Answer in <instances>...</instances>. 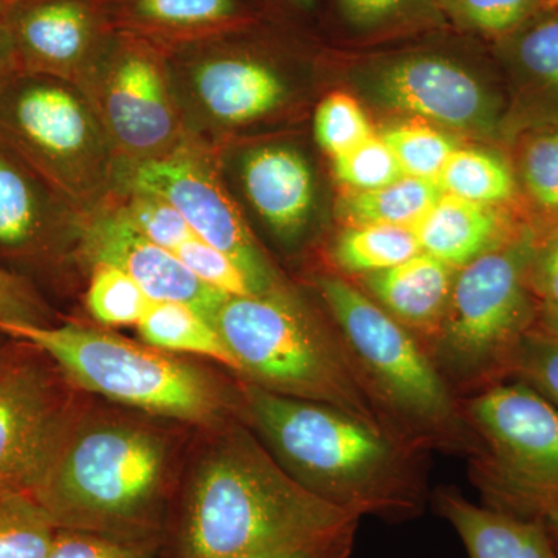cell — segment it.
Here are the masks:
<instances>
[{
	"instance_id": "1",
	"label": "cell",
	"mask_w": 558,
	"mask_h": 558,
	"mask_svg": "<svg viewBox=\"0 0 558 558\" xmlns=\"http://www.w3.org/2000/svg\"><path fill=\"white\" fill-rule=\"evenodd\" d=\"M183 470L168 558H349L360 517L296 483L241 418L207 429Z\"/></svg>"
},
{
	"instance_id": "2",
	"label": "cell",
	"mask_w": 558,
	"mask_h": 558,
	"mask_svg": "<svg viewBox=\"0 0 558 558\" xmlns=\"http://www.w3.org/2000/svg\"><path fill=\"white\" fill-rule=\"evenodd\" d=\"M185 425L78 405L32 497L60 529L167 537Z\"/></svg>"
},
{
	"instance_id": "3",
	"label": "cell",
	"mask_w": 558,
	"mask_h": 558,
	"mask_svg": "<svg viewBox=\"0 0 558 558\" xmlns=\"http://www.w3.org/2000/svg\"><path fill=\"white\" fill-rule=\"evenodd\" d=\"M236 381L241 421L301 486L360 519L402 523L424 513V454L336 407Z\"/></svg>"
},
{
	"instance_id": "4",
	"label": "cell",
	"mask_w": 558,
	"mask_h": 558,
	"mask_svg": "<svg viewBox=\"0 0 558 558\" xmlns=\"http://www.w3.org/2000/svg\"><path fill=\"white\" fill-rule=\"evenodd\" d=\"M314 286L389 436L424 457L478 454L461 399L416 337L341 275H317Z\"/></svg>"
},
{
	"instance_id": "5",
	"label": "cell",
	"mask_w": 558,
	"mask_h": 558,
	"mask_svg": "<svg viewBox=\"0 0 558 558\" xmlns=\"http://www.w3.org/2000/svg\"><path fill=\"white\" fill-rule=\"evenodd\" d=\"M38 348L72 387L116 405L202 432L241 418L236 377L227 380L178 354L106 330L65 325H0Z\"/></svg>"
},
{
	"instance_id": "6",
	"label": "cell",
	"mask_w": 558,
	"mask_h": 558,
	"mask_svg": "<svg viewBox=\"0 0 558 558\" xmlns=\"http://www.w3.org/2000/svg\"><path fill=\"white\" fill-rule=\"evenodd\" d=\"M215 326L236 360L240 379L286 398L336 407L389 436L333 323L323 322L288 286L229 296Z\"/></svg>"
},
{
	"instance_id": "7",
	"label": "cell",
	"mask_w": 558,
	"mask_h": 558,
	"mask_svg": "<svg viewBox=\"0 0 558 558\" xmlns=\"http://www.w3.org/2000/svg\"><path fill=\"white\" fill-rule=\"evenodd\" d=\"M535 230L458 270L429 357L459 399L508 380L510 360L537 325L529 288Z\"/></svg>"
},
{
	"instance_id": "8",
	"label": "cell",
	"mask_w": 558,
	"mask_h": 558,
	"mask_svg": "<svg viewBox=\"0 0 558 558\" xmlns=\"http://www.w3.org/2000/svg\"><path fill=\"white\" fill-rule=\"evenodd\" d=\"M0 140L86 216L119 189V161L78 84L16 73L0 90Z\"/></svg>"
},
{
	"instance_id": "9",
	"label": "cell",
	"mask_w": 558,
	"mask_h": 558,
	"mask_svg": "<svg viewBox=\"0 0 558 558\" xmlns=\"http://www.w3.org/2000/svg\"><path fill=\"white\" fill-rule=\"evenodd\" d=\"M258 25L167 51L186 131L208 148L233 145L293 100L288 70L253 39Z\"/></svg>"
},
{
	"instance_id": "10",
	"label": "cell",
	"mask_w": 558,
	"mask_h": 558,
	"mask_svg": "<svg viewBox=\"0 0 558 558\" xmlns=\"http://www.w3.org/2000/svg\"><path fill=\"white\" fill-rule=\"evenodd\" d=\"M481 450L470 478L483 505L515 513L534 499L558 498V407L521 380L461 399Z\"/></svg>"
},
{
	"instance_id": "11",
	"label": "cell",
	"mask_w": 558,
	"mask_h": 558,
	"mask_svg": "<svg viewBox=\"0 0 558 558\" xmlns=\"http://www.w3.org/2000/svg\"><path fill=\"white\" fill-rule=\"evenodd\" d=\"M78 86L105 128L120 174L190 138L167 50L149 40L116 31Z\"/></svg>"
},
{
	"instance_id": "12",
	"label": "cell",
	"mask_w": 558,
	"mask_h": 558,
	"mask_svg": "<svg viewBox=\"0 0 558 558\" xmlns=\"http://www.w3.org/2000/svg\"><path fill=\"white\" fill-rule=\"evenodd\" d=\"M121 185L148 190L170 202L197 238L238 264L256 295L284 286L223 179L215 149L189 138L167 156L121 172Z\"/></svg>"
},
{
	"instance_id": "13",
	"label": "cell",
	"mask_w": 558,
	"mask_h": 558,
	"mask_svg": "<svg viewBox=\"0 0 558 558\" xmlns=\"http://www.w3.org/2000/svg\"><path fill=\"white\" fill-rule=\"evenodd\" d=\"M357 75L385 108L457 131L490 134L501 124V100L476 73L449 54H392L369 62Z\"/></svg>"
},
{
	"instance_id": "14",
	"label": "cell",
	"mask_w": 558,
	"mask_h": 558,
	"mask_svg": "<svg viewBox=\"0 0 558 558\" xmlns=\"http://www.w3.org/2000/svg\"><path fill=\"white\" fill-rule=\"evenodd\" d=\"M78 405L36 366L0 368V497L33 495Z\"/></svg>"
},
{
	"instance_id": "15",
	"label": "cell",
	"mask_w": 558,
	"mask_h": 558,
	"mask_svg": "<svg viewBox=\"0 0 558 558\" xmlns=\"http://www.w3.org/2000/svg\"><path fill=\"white\" fill-rule=\"evenodd\" d=\"M89 216L0 140V255L24 264H78Z\"/></svg>"
},
{
	"instance_id": "16",
	"label": "cell",
	"mask_w": 558,
	"mask_h": 558,
	"mask_svg": "<svg viewBox=\"0 0 558 558\" xmlns=\"http://www.w3.org/2000/svg\"><path fill=\"white\" fill-rule=\"evenodd\" d=\"M5 21L20 72L75 84L116 33L108 0H22Z\"/></svg>"
},
{
	"instance_id": "17",
	"label": "cell",
	"mask_w": 558,
	"mask_h": 558,
	"mask_svg": "<svg viewBox=\"0 0 558 558\" xmlns=\"http://www.w3.org/2000/svg\"><path fill=\"white\" fill-rule=\"evenodd\" d=\"M97 263L130 275L150 300L186 304L211 323L229 299L194 277L175 253L143 236L110 202L87 218L78 250V266Z\"/></svg>"
},
{
	"instance_id": "18",
	"label": "cell",
	"mask_w": 558,
	"mask_h": 558,
	"mask_svg": "<svg viewBox=\"0 0 558 558\" xmlns=\"http://www.w3.org/2000/svg\"><path fill=\"white\" fill-rule=\"evenodd\" d=\"M219 163L236 172L250 208L282 244H295L315 207V175L307 157L286 143L242 146L234 156L215 149Z\"/></svg>"
},
{
	"instance_id": "19",
	"label": "cell",
	"mask_w": 558,
	"mask_h": 558,
	"mask_svg": "<svg viewBox=\"0 0 558 558\" xmlns=\"http://www.w3.org/2000/svg\"><path fill=\"white\" fill-rule=\"evenodd\" d=\"M110 22L170 51L260 24L247 0H108Z\"/></svg>"
},
{
	"instance_id": "20",
	"label": "cell",
	"mask_w": 558,
	"mask_h": 558,
	"mask_svg": "<svg viewBox=\"0 0 558 558\" xmlns=\"http://www.w3.org/2000/svg\"><path fill=\"white\" fill-rule=\"evenodd\" d=\"M458 270L428 253H417L387 270L359 277L362 290L432 351Z\"/></svg>"
},
{
	"instance_id": "21",
	"label": "cell",
	"mask_w": 558,
	"mask_h": 558,
	"mask_svg": "<svg viewBox=\"0 0 558 558\" xmlns=\"http://www.w3.org/2000/svg\"><path fill=\"white\" fill-rule=\"evenodd\" d=\"M529 229L531 223L519 222L501 207H487L444 193L413 227L422 252L457 270L517 240Z\"/></svg>"
},
{
	"instance_id": "22",
	"label": "cell",
	"mask_w": 558,
	"mask_h": 558,
	"mask_svg": "<svg viewBox=\"0 0 558 558\" xmlns=\"http://www.w3.org/2000/svg\"><path fill=\"white\" fill-rule=\"evenodd\" d=\"M432 502L440 519L457 531L469 558H558L553 538L537 519L475 505L451 487H439Z\"/></svg>"
},
{
	"instance_id": "23",
	"label": "cell",
	"mask_w": 558,
	"mask_h": 558,
	"mask_svg": "<svg viewBox=\"0 0 558 558\" xmlns=\"http://www.w3.org/2000/svg\"><path fill=\"white\" fill-rule=\"evenodd\" d=\"M498 57L534 106L538 123H558V9L539 11L497 40Z\"/></svg>"
},
{
	"instance_id": "24",
	"label": "cell",
	"mask_w": 558,
	"mask_h": 558,
	"mask_svg": "<svg viewBox=\"0 0 558 558\" xmlns=\"http://www.w3.org/2000/svg\"><path fill=\"white\" fill-rule=\"evenodd\" d=\"M137 330L143 343L160 351L213 360L234 376L240 371L215 323L186 304L150 301Z\"/></svg>"
},
{
	"instance_id": "25",
	"label": "cell",
	"mask_w": 558,
	"mask_h": 558,
	"mask_svg": "<svg viewBox=\"0 0 558 558\" xmlns=\"http://www.w3.org/2000/svg\"><path fill=\"white\" fill-rule=\"evenodd\" d=\"M440 196L442 190L436 180L403 175L381 189L363 193L349 191L339 209L349 226L381 223L413 229Z\"/></svg>"
},
{
	"instance_id": "26",
	"label": "cell",
	"mask_w": 558,
	"mask_h": 558,
	"mask_svg": "<svg viewBox=\"0 0 558 558\" xmlns=\"http://www.w3.org/2000/svg\"><path fill=\"white\" fill-rule=\"evenodd\" d=\"M436 182L444 194L487 207H505L519 197L512 165L486 149H454Z\"/></svg>"
},
{
	"instance_id": "27",
	"label": "cell",
	"mask_w": 558,
	"mask_h": 558,
	"mask_svg": "<svg viewBox=\"0 0 558 558\" xmlns=\"http://www.w3.org/2000/svg\"><path fill=\"white\" fill-rule=\"evenodd\" d=\"M421 252L410 227L363 223L340 231L330 247V259L343 274L363 277L398 266Z\"/></svg>"
},
{
	"instance_id": "28",
	"label": "cell",
	"mask_w": 558,
	"mask_h": 558,
	"mask_svg": "<svg viewBox=\"0 0 558 558\" xmlns=\"http://www.w3.org/2000/svg\"><path fill=\"white\" fill-rule=\"evenodd\" d=\"M519 194L543 220L537 231L558 226V123L539 124L521 140L515 168Z\"/></svg>"
},
{
	"instance_id": "29",
	"label": "cell",
	"mask_w": 558,
	"mask_h": 558,
	"mask_svg": "<svg viewBox=\"0 0 558 558\" xmlns=\"http://www.w3.org/2000/svg\"><path fill=\"white\" fill-rule=\"evenodd\" d=\"M58 531L32 495L0 497V558H47Z\"/></svg>"
},
{
	"instance_id": "30",
	"label": "cell",
	"mask_w": 558,
	"mask_h": 558,
	"mask_svg": "<svg viewBox=\"0 0 558 558\" xmlns=\"http://www.w3.org/2000/svg\"><path fill=\"white\" fill-rule=\"evenodd\" d=\"M341 20L362 35L438 27L444 24L438 0H336Z\"/></svg>"
},
{
	"instance_id": "31",
	"label": "cell",
	"mask_w": 558,
	"mask_h": 558,
	"mask_svg": "<svg viewBox=\"0 0 558 558\" xmlns=\"http://www.w3.org/2000/svg\"><path fill=\"white\" fill-rule=\"evenodd\" d=\"M87 270L86 307L92 318L109 328H137L153 300L130 275L110 264H92Z\"/></svg>"
},
{
	"instance_id": "32",
	"label": "cell",
	"mask_w": 558,
	"mask_h": 558,
	"mask_svg": "<svg viewBox=\"0 0 558 558\" xmlns=\"http://www.w3.org/2000/svg\"><path fill=\"white\" fill-rule=\"evenodd\" d=\"M110 204L119 209L143 236L172 253L183 242L196 236L189 222L170 202L148 190L121 185L110 199Z\"/></svg>"
},
{
	"instance_id": "33",
	"label": "cell",
	"mask_w": 558,
	"mask_h": 558,
	"mask_svg": "<svg viewBox=\"0 0 558 558\" xmlns=\"http://www.w3.org/2000/svg\"><path fill=\"white\" fill-rule=\"evenodd\" d=\"M444 17L458 28L505 38L526 24L539 11L548 9L545 0H438Z\"/></svg>"
},
{
	"instance_id": "34",
	"label": "cell",
	"mask_w": 558,
	"mask_h": 558,
	"mask_svg": "<svg viewBox=\"0 0 558 558\" xmlns=\"http://www.w3.org/2000/svg\"><path fill=\"white\" fill-rule=\"evenodd\" d=\"M380 137L387 142L403 175L438 180L447 160L458 148L442 131L425 123H402L388 128Z\"/></svg>"
},
{
	"instance_id": "35",
	"label": "cell",
	"mask_w": 558,
	"mask_h": 558,
	"mask_svg": "<svg viewBox=\"0 0 558 558\" xmlns=\"http://www.w3.org/2000/svg\"><path fill=\"white\" fill-rule=\"evenodd\" d=\"M314 131L319 148L332 159L374 135L365 110L347 92H332L319 101Z\"/></svg>"
},
{
	"instance_id": "36",
	"label": "cell",
	"mask_w": 558,
	"mask_h": 558,
	"mask_svg": "<svg viewBox=\"0 0 558 558\" xmlns=\"http://www.w3.org/2000/svg\"><path fill=\"white\" fill-rule=\"evenodd\" d=\"M47 558H168L167 537H121L60 529Z\"/></svg>"
},
{
	"instance_id": "37",
	"label": "cell",
	"mask_w": 558,
	"mask_h": 558,
	"mask_svg": "<svg viewBox=\"0 0 558 558\" xmlns=\"http://www.w3.org/2000/svg\"><path fill=\"white\" fill-rule=\"evenodd\" d=\"M332 160L336 178L355 193L381 189L403 178L391 148L376 134Z\"/></svg>"
},
{
	"instance_id": "38",
	"label": "cell",
	"mask_w": 558,
	"mask_h": 558,
	"mask_svg": "<svg viewBox=\"0 0 558 558\" xmlns=\"http://www.w3.org/2000/svg\"><path fill=\"white\" fill-rule=\"evenodd\" d=\"M508 380L524 381L558 407L557 341L532 329L513 352Z\"/></svg>"
},
{
	"instance_id": "39",
	"label": "cell",
	"mask_w": 558,
	"mask_h": 558,
	"mask_svg": "<svg viewBox=\"0 0 558 558\" xmlns=\"http://www.w3.org/2000/svg\"><path fill=\"white\" fill-rule=\"evenodd\" d=\"M174 253L189 267L191 274L209 288L219 290L227 296L252 295L248 279L238 264L201 238L194 236L183 242Z\"/></svg>"
},
{
	"instance_id": "40",
	"label": "cell",
	"mask_w": 558,
	"mask_h": 558,
	"mask_svg": "<svg viewBox=\"0 0 558 558\" xmlns=\"http://www.w3.org/2000/svg\"><path fill=\"white\" fill-rule=\"evenodd\" d=\"M527 281L539 307H558V226L535 231Z\"/></svg>"
},
{
	"instance_id": "41",
	"label": "cell",
	"mask_w": 558,
	"mask_h": 558,
	"mask_svg": "<svg viewBox=\"0 0 558 558\" xmlns=\"http://www.w3.org/2000/svg\"><path fill=\"white\" fill-rule=\"evenodd\" d=\"M0 325H49L47 307L32 282L0 267Z\"/></svg>"
},
{
	"instance_id": "42",
	"label": "cell",
	"mask_w": 558,
	"mask_h": 558,
	"mask_svg": "<svg viewBox=\"0 0 558 558\" xmlns=\"http://www.w3.org/2000/svg\"><path fill=\"white\" fill-rule=\"evenodd\" d=\"M515 515L542 521L558 550V498H543L529 501L517 510Z\"/></svg>"
},
{
	"instance_id": "43",
	"label": "cell",
	"mask_w": 558,
	"mask_h": 558,
	"mask_svg": "<svg viewBox=\"0 0 558 558\" xmlns=\"http://www.w3.org/2000/svg\"><path fill=\"white\" fill-rule=\"evenodd\" d=\"M16 73H20L16 51L11 39L9 25L0 17V90Z\"/></svg>"
},
{
	"instance_id": "44",
	"label": "cell",
	"mask_w": 558,
	"mask_h": 558,
	"mask_svg": "<svg viewBox=\"0 0 558 558\" xmlns=\"http://www.w3.org/2000/svg\"><path fill=\"white\" fill-rule=\"evenodd\" d=\"M535 329L558 343V307H539Z\"/></svg>"
},
{
	"instance_id": "45",
	"label": "cell",
	"mask_w": 558,
	"mask_h": 558,
	"mask_svg": "<svg viewBox=\"0 0 558 558\" xmlns=\"http://www.w3.org/2000/svg\"><path fill=\"white\" fill-rule=\"evenodd\" d=\"M266 2L292 13L307 14L317 9L318 0H266Z\"/></svg>"
},
{
	"instance_id": "46",
	"label": "cell",
	"mask_w": 558,
	"mask_h": 558,
	"mask_svg": "<svg viewBox=\"0 0 558 558\" xmlns=\"http://www.w3.org/2000/svg\"><path fill=\"white\" fill-rule=\"evenodd\" d=\"M20 2H22V0H0V17L5 20V17L9 16L10 11Z\"/></svg>"
},
{
	"instance_id": "47",
	"label": "cell",
	"mask_w": 558,
	"mask_h": 558,
	"mask_svg": "<svg viewBox=\"0 0 558 558\" xmlns=\"http://www.w3.org/2000/svg\"><path fill=\"white\" fill-rule=\"evenodd\" d=\"M548 9H558V0H545Z\"/></svg>"
}]
</instances>
